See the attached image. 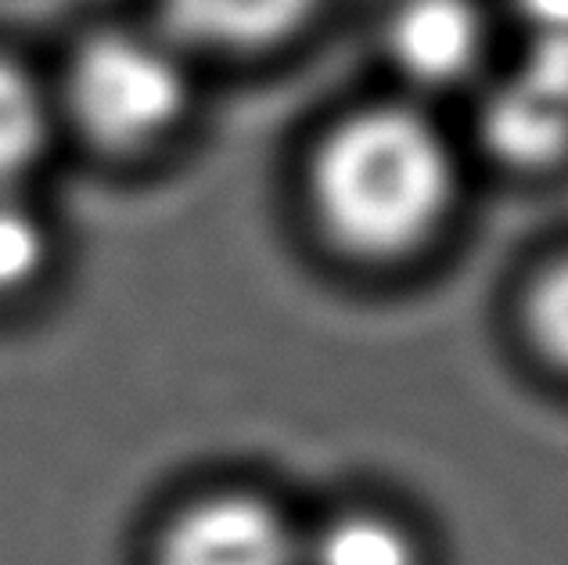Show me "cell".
<instances>
[{"instance_id": "cell-1", "label": "cell", "mask_w": 568, "mask_h": 565, "mask_svg": "<svg viewBox=\"0 0 568 565\" xmlns=\"http://www.w3.org/2000/svg\"><path fill=\"white\" fill-rule=\"evenodd\" d=\"M454 195V167L428 119L367 109L324 141L313 202L324 231L356 256L388 260L439 228Z\"/></svg>"}, {"instance_id": "cell-2", "label": "cell", "mask_w": 568, "mask_h": 565, "mask_svg": "<svg viewBox=\"0 0 568 565\" xmlns=\"http://www.w3.org/2000/svg\"><path fill=\"white\" fill-rule=\"evenodd\" d=\"M191 77L184 51L162 29H101L72 51L58 115L104 152L155 148L184 123Z\"/></svg>"}, {"instance_id": "cell-3", "label": "cell", "mask_w": 568, "mask_h": 565, "mask_svg": "<svg viewBox=\"0 0 568 565\" xmlns=\"http://www.w3.org/2000/svg\"><path fill=\"white\" fill-rule=\"evenodd\" d=\"M155 565H303V537L266 501L216 494L170 518Z\"/></svg>"}, {"instance_id": "cell-4", "label": "cell", "mask_w": 568, "mask_h": 565, "mask_svg": "<svg viewBox=\"0 0 568 565\" xmlns=\"http://www.w3.org/2000/svg\"><path fill=\"white\" fill-rule=\"evenodd\" d=\"M486 141L518 167H544L568 152V51L529 43L526 65L489 98Z\"/></svg>"}, {"instance_id": "cell-5", "label": "cell", "mask_w": 568, "mask_h": 565, "mask_svg": "<svg viewBox=\"0 0 568 565\" xmlns=\"http://www.w3.org/2000/svg\"><path fill=\"white\" fill-rule=\"evenodd\" d=\"M388 54L414 83L454 87L483 58V22L468 0H407L388 22Z\"/></svg>"}, {"instance_id": "cell-6", "label": "cell", "mask_w": 568, "mask_h": 565, "mask_svg": "<svg viewBox=\"0 0 568 565\" xmlns=\"http://www.w3.org/2000/svg\"><path fill=\"white\" fill-rule=\"evenodd\" d=\"M317 0H159V29L181 51L245 54L274 48Z\"/></svg>"}, {"instance_id": "cell-7", "label": "cell", "mask_w": 568, "mask_h": 565, "mask_svg": "<svg viewBox=\"0 0 568 565\" xmlns=\"http://www.w3.org/2000/svg\"><path fill=\"white\" fill-rule=\"evenodd\" d=\"M54 115V94L26 65L0 54V191H11L40 162Z\"/></svg>"}, {"instance_id": "cell-8", "label": "cell", "mask_w": 568, "mask_h": 565, "mask_svg": "<svg viewBox=\"0 0 568 565\" xmlns=\"http://www.w3.org/2000/svg\"><path fill=\"white\" fill-rule=\"evenodd\" d=\"M303 565H417V547L393 518L346 512L303 537Z\"/></svg>"}, {"instance_id": "cell-9", "label": "cell", "mask_w": 568, "mask_h": 565, "mask_svg": "<svg viewBox=\"0 0 568 565\" xmlns=\"http://www.w3.org/2000/svg\"><path fill=\"white\" fill-rule=\"evenodd\" d=\"M51 260V231L29 202L0 191V300L37 285Z\"/></svg>"}, {"instance_id": "cell-10", "label": "cell", "mask_w": 568, "mask_h": 565, "mask_svg": "<svg viewBox=\"0 0 568 565\" xmlns=\"http://www.w3.org/2000/svg\"><path fill=\"white\" fill-rule=\"evenodd\" d=\"M529 329L550 361L568 367V260L555 263L529 295Z\"/></svg>"}, {"instance_id": "cell-11", "label": "cell", "mask_w": 568, "mask_h": 565, "mask_svg": "<svg viewBox=\"0 0 568 565\" xmlns=\"http://www.w3.org/2000/svg\"><path fill=\"white\" fill-rule=\"evenodd\" d=\"M518 19L529 29V43L568 51V0H518Z\"/></svg>"}]
</instances>
